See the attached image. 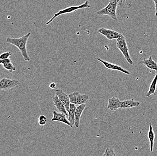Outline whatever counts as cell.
Returning a JSON list of instances; mask_svg holds the SVG:
<instances>
[{"mask_svg": "<svg viewBox=\"0 0 157 156\" xmlns=\"http://www.w3.org/2000/svg\"><path fill=\"white\" fill-rule=\"evenodd\" d=\"M31 33H28L20 38H7L6 42L13 45L17 47L21 52L24 60L25 61L29 62L30 58L27 50V43Z\"/></svg>", "mask_w": 157, "mask_h": 156, "instance_id": "6da1fadb", "label": "cell"}, {"mask_svg": "<svg viewBox=\"0 0 157 156\" xmlns=\"http://www.w3.org/2000/svg\"><path fill=\"white\" fill-rule=\"evenodd\" d=\"M118 0H110L109 4L106 7L96 12V14L99 16H108L112 20L117 21V9Z\"/></svg>", "mask_w": 157, "mask_h": 156, "instance_id": "7a4b0ae2", "label": "cell"}, {"mask_svg": "<svg viewBox=\"0 0 157 156\" xmlns=\"http://www.w3.org/2000/svg\"><path fill=\"white\" fill-rule=\"evenodd\" d=\"M90 7L91 6L90 5L89 1H87L84 3L80 5H78V6H69V7H67V8L64 9L60 10L58 12L54 13V16H53V17L49 20L46 23V25L49 24H50L53 21V20L55 18L59 16H61V15L72 13V12L77 11L78 9H81L90 8Z\"/></svg>", "mask_w": 157, "mask_h": 156, "instance_id": "3957f363", "label": "cell"}, {"mask_svg": "<svg viewBox=\"0 0 157 156\" xmlns=\"http://www.w3.org/2000/svg\"><path fill=\"white\" fill-rule=\"evenodd\" d=\"M116 45L117 47L120 50L127 62L131 65H133V61L129 54V48L127 46L126 38L123 35L117 39Z\"/></svg>", "mask_w": 157, "mask_h": 156, "instance_id": "277c9868", "label": "cell"}, {"mask_svg": "<svg viewBox=\"0 0 157 156\" xmlns=\"http://www.w3.org/2000/svg\"><path fill=\"white\" fill-rule=\"evenodd\" d=\"M20 84L19 81L6 76L0 77V91H6L15 88Z\"/></svg>", "mask_w": 157, "mask_h": 156, "instance_id": "5b68a950", "label": "cell"}, {"mask_svg": "<svg viewBox=\"0 0 157 156\" xmlns=\"http://www.w3.org/2000/svg\"><path fill=\"white\" fill-rule=\"evenodd\" d=\"M71 103L74 104H85L89 100V96L87 94L82 95L78 92H74L68 95Z\"/></svg>", "mask_w": 157, "mask_h": 156, "instance_id": "8992f818", "label": "cell"}, {"mask_svg": "<svg viewBox=\"0 0 157 156\" xmlns=\"http://www.w3.org/2000/svg\"><path fill=\"white\" fill-rule=\"evenodd\" d=\"M98 32L102 34L103 36H105L110 41L114 39L117 40L122 35L116 31L111 30V29L103 28V27L98 29Z\"/></svg>", "mask_w": 157, "mask_h": 156, "instance_id": "52a82bcc", "label": "cell"}, {"mask_svg": "<svg viewBox=\"0 0 157 156\" xmlns=\"http://www.w3.org/2000/svg\"><path fill=\"white\" fill-rule=\"evenodd\" d=\"M97 60L98 61L101 62L102 64H103L104 67L107 69L120 71V72H122L123 74H127V75H130V73L129 71L124 69L123 67L119 66V65H117V64H114V63L106 61L104 60L100 59V58H97Z\"/></svg>", "mask_w": 157, "mask_h": 156, "instance_id": "ba28073f", "label": "cell"}, {"mask_svg": "<svg viewBox=\"0 0 157 156\" xmlns=\"http://www.w3.org/2000/svg\"><path fill=\"white\" fill-rule=\"evenodd\" d=\"M55 95L58 97L59 100L63 103L66 110L67 112H68L71 103L68 95L64 93L63 90H60V89H57L56 90L55 92Z\"/></svg>", "mask_w": 157, "mask_h": 156, "instance_id": "9c48e42d", "label": "cell"}, {"mask_svg": "<svg viewBox=\"0 0 157 156\" xmlns=\"http://www.w3.org/2000/svg\"><path fill=\"white\" fill-rule=\"evenodd\" d=\"M52 113H53V117L51 119L52 122H59L67 125L71 128L73 127L72 125L69 122L68 120L66 118L67 115L62 113H58L56 111H53Z\"/></svg>", "mask_w": 157, "mask_h": 156, "instance_id": "30bf717a", "label": "cell"}, {"mask_svg": "<svg viewBox=\"0 0 157 156\" xmlns=\"http://www.w3.org/2000/svg\"><path fill=\"white\" fill-rule=\"evenodd\" d=\"M86 105L85 103V104H80L78 107H76L75 112V122L74 124V126L76 128L79 127L80 125V118L84 110L86 108Z\"/></svg>", "mask_w": 157, "mask_h": 156, "instance_id": "8fae6325", "label": "cell"}, {"mask_svg": "<svg viewBox=\"0 0 157 156\" xmlns=\"http://www.w3.org/2000/svg\"><path fill=\"white\" fill-rule=\"evenodd\" d=\"M139 64H144L145 67L150 70H153L157 72V63L153 60L151 56L148 59H144L143 60L139 63Z\"/></svg>", "mask_w": 157, "mask_h": 156, "instance_id": "7c38bea8", "label": "cell"}, {"mask_svg": "<svg viewBox=\"0 0 157 156\" xmlns=\"http://www.w3.org/2000/svg\"><path fill=\"white\" fill-rule=\"evenodd\" d=\"M121 101L119 99L116 97H113L109 99L107 108L111 111H117L118 109L120 108Z\"/></svg>", "mask_w": 157, "mask_h": 156, "instance_id": "4fadbf2b", "label": "cell"}, {"mask_svg": "<svg viewBox=\"0 0 157 156\" xmlns=\"http://www.w3.org/2000/svg\"><path fill=\"white\" fill-rule=\"evenodd\" d=\"M52 101H53L54 106L58 110V112L59 113L65 114V115L68 116V113L66 110V108H65V107L64 106L63 103L59 100L57 96L55 95V96L52 97Z\"/></svg>", "mask_w": 157, "mask_h": 156, "instance_id": "5bb4252c", "label": "cell"}, {"mask_svg": "<svg viewBox=\"0 0 157 156\" xmlns=\"http://www.w3.org/2000/svg\"><path fill=\"white\" fill-rule=\"evenodd\" d=\"M140 104V102L135 101L133 99L125 100L123 101H121L120 108L121 109L131 108L132 107H138Z\"/></svg>", "mask_w": 157, "mask_h": 156, "instance_id": "9a60e30c", "label": "cell"}, {"mask_svg": "<svg viewBox=\"0 0 157 156\" xmlns=\"http://www.w3.org/2000/svg\"><path fill=\"white\" fill-rule=\"evenodd\" d=\"M76 108L75 104L71 103L70 105L69 110L68 112V120L73 126L74 125L75 122V112Z\"/></svg>", "mask_w": 157, "mask_h": 156, "instance_id": "2e32d148", "label": "cell"}, {"mask_svg": "<svg viewBox=\"0 0 157 156\" xmlns=\"http://www.w3.org/2000/svg\"><path fill=\"white\" fill-rule=\"evenodd\" d=\"M157 72H156L155 76L153 79V81L150 84L149 87V90H148V93L146 95V97L150 98L151 95H156V90L157 89Z\"/></svg>", "mask_w": 157, "mask_h": 156, "instance_id": "e0dca14e", "label": "cell"}, {"mask_svg": "<svg viewBox=\"0 0 157 156\" xmlns=\"http://www.w3.org/2000/svg\"><path fill=\"white\" fill-rule=\"evenodd\" d=\"M148 137L149 141V144H150V146H149V147H150V152L152 153L154 150L155 134L154 130H153V126H152L151 124H150V125H149V132L148 133Z\"/></svg>", "mask_w": 157, "mask_h": 156, "instance_id": "ac0fdd59", "label": "cell"}, {"mask_svg": "<svg viewBox=\"0 0 157 156\" xmlns=\"http://www.w3.org/2000/svg\"><path fill=\"white\" fill-rule=\"evenodd\" d=\"M136 0H118V5L121 7H131L132 6L133 3Z\"/></svg>", "mask_w": 157, "mask_h": 156, "instance_id": "d6986e66", "label": "cell"}, {"mask_svg": "<svg viewBox=\"0 0 157 156\" xmlns=\"http://www.w3.org/2000/svg\"><path fill=\"white\" fill-rule=\"evenodd\" d=\"M3 67L6 70H7L10 73H12L14 71H16V67L11 63L3 64Z\"/></svg>", "mask_w": 157, "mask_h": 156, "instance_id": "ffe728a7", "label": "cell"}, {"mask_svg": "<svg viewBox=\"0 0 157 156\" xmlns=\"http://www.w3.org/2000/svg\"><path fill=\"white\" fill-rule=\"evenodd\" d=\"M47 120V118L44 115H41L39 116V119H38V123L39 125L41 126L44 125L46 123Z\"/></svg>", "mask_w": 157, "mask_h": 156, "instance_id": "44dd1931", "label": "cell"}, {"mask_svg": "<svg viewBox=\"0 0 157 156\" xmlns=\"http://www.w3.org/2000/svg\"><path fill=\"white\" fill-rule=\"evenodd\" d=\"M103 156H116L114 151L112 148H107L105 150V153L103 154Z\"/></svg>", "mask_w": 157, "mask_h": 156, "instance_id": "7402d4cb", "label": "cell"}, {"mask_svg": "<svg viewBox=\"0 0 157 156\" xmlns=\"http://www.w3.org/2000/svg\"><path fill=\"white\" fill-rule=\"evenodd\" d=\"M12 55H13V53L11 51L4 52V53H2L0 55V59L2 60H4V59H8V58H9L10 56H12Z\"/></svg>", "mask_w": 157, "mask_h": 156, "instance_id": "603a6c76", "label": "cell"}, {"mask_svg": "<svg viewBox=\"0 0 157 156\" xmlns=\"http://www.w3.org/2000/svg\"><path fill=\"white\" fill-rule=\"evenodd\" d=\"M2 60V64H6V63H9L11 62V60L10 58L8 59H4V60Z\"/></svg>", "mask_w": 157, "mask_h": 156, "instance_id": "cb8c5ba5", "label": "cell"}, {"mask_svg": "<svg viewBox=\"0 0 157 156\" xmlns=\"http://www.w3.org/2000/svg\"><path fill=\"white\" fill-rule=\"evenodd\" d=\"M56 84L55 82H52L49 85V87L52 89H54L56 88Z\"/></svg>", "mask_w": 157, "mask_h": 156, "instance_id": "d4e9b609", "label": "cell"}, {"mask_svg": "<svg viewBox=\"0 0 157 156\" xmlns=\"http://www.w3.org/2000/svg\"><path fill=\"white\" fill-rule=\"evenodd\" d=\"M153 2L155 3V16H157V0H153Z\"/></svg>", "mask_w": 157, "mask_h": 156, "instance_id": "484cf974", "label": "cell"}, {"mask_svg": "<svg viewBox=\"0 0 157 156\" xmlns=\"http://www.w3.org/2000/svg\"><path fill=\"white\" fill-rule=\"evenodd\" d=\"M2 64V60L1 59H0V64Z\"/></svg>", "mask_w": 157, "mask_h": 156, "instance_id": "4316f807", "label": "cell"}]
</instances>
